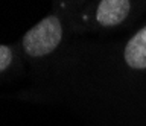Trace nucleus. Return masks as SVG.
Returning <instances> with one entry per match:
<instances>
[{"label":"nucleus","mask_w":146,"mask_h":126,"mask_svg":"<svg viewBox=\"0 0 146 126\" xmlns=\"http://www.w3.org/2000/svg\"><path fill=\"white\" fill-rule=\"evenodd\" d=\"M75 0H52L50 12L27 29L15 41L29 75L41 70L72 35V12Z\"/></svg>","instance_id":"1"},{"label":"nucleus","mask_w":146,"mask_h":126,"mask_svg":"<svg viewBox=\"0 0 146 126\" xmlns=\"http://www.w3.org/2000/svg\"><path fill=\"white\" fill-rule=\"evenodd\" d=\"M146 0H75L72 35H108L129 28L145 12Z\"/></svg>","instance_id":"2"},{"label":"nucleus","mask_w":146,"mask_h":126,"mask_svg":"<svg viewBox=\"0 0 146 126\" xmlns=\"http://www.w3.org/2000/svg\"><path fill=\"white\" fill-rule=\"evenodd\" d=\"M25 70L27 69L17 49V44H0V82L17 78Z\"/></svg>","instance_id":"3"}]
</instances>
